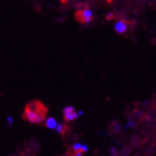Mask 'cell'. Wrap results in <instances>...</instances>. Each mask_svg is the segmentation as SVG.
<instances>
[{"mask_svg": "<svg viewBox=\"0 0 156 156\" xmlns=\"http://www.w3.org/2000/svg\"><path fill=\"white\" fill-rule=\"evenodd\" d=\"M72 7L76 11H79L85 9H90V4L89 0H84V1H76L72 5Z\"/></svg>", "mask_w": 156, "mask_h": 156, "instance_id": "cell-5", "label": "cell"}, {"mask_svg": "<svg viewBox=\"0 0 156 156\" xmlns=\"http://www.w3.org/2000/svg\"><path fill=\"white\" fill-rule=\"evenodd\" d=\"M84 155V152L82 151H74V153L73 154V156H83Z\"/></svg>", "mask_w": 156, "mask_h": 156, "instance_id": "cell-12", "label": "cell"}, {"mask_svg": "<svg viewBox=\"0 0 156 156\" xmlns=\"http://www.w3.org/2000/svg\"><path fill=\"white\" fill-rule=\"evenodd\" d=\"M111 154H112V156H116V155H117V150L115 149L114 147H111Z\"/></svg>", "mask_w": 156, "mask_h": 156, "instance_id": "cell-11", "label": "cell"}, {"mask_svg": "<svg viewBox=\"0 0 156 156\" xmlns=\"http://www.w3.org/2000/svg\"><path fill=\"white\" fill-rule=\"evenodd\" d=\"M78 114H79V115H82V114H83V112H78Z\"/></svg>", "mask_w": 156, "mask_h": 156, "instance_id": "cell-17", "label": "cell"}, {"mask_svg": "<svg viewBox=\"0 0 156 156\" xmlns=\"http://www.w3.org/2000/svg\"><path fill=\"white\" fill-rule=\"evenodd\" d=\"M105 19L107 21H112V20L116 19V13H115V12H108L106 14V16H105Z\"/></svg>", "mask_w": 156, "mask_h": 156, "instance_id": "cell-8", "label": "cell"}, {"mask_svg": "<svg viewBox=\"0 0 156 156\" xmlns=\"http://www.w3.org/2000/svg\"><path fill=\"white\" fill-rule=\"evenodd\" d=\"M8 122H9V127H12V118L11 116L8 117Z\"/></svg>", "mask_w": 156, "mask_h": 156, "instance_id": "cell-14", "label": "cell"}, {"mask_svg": "<svg viewBox=\"0 0 156 156\" xmlns=\"http://www.w3.org/2000/svg\"><path fill=\"white\" fill-rule=\"evenodd\" d=\"M47 113H48V108L44 106V104L38 100H34L26 105L22 117L30 123L39 125L44 121Z\"/></svg>", "mask_w": 156, "mask_h": 156, "instance_id": "cell-1", "label": "cell"}, {"mask_svg": "<svg viewBox=\"0 0 156 156\" xmlns=\"http://www.w3.org/2000/svg\"><path fill=\"white\" fill-rule=\"evenodd\" d=\"M64 20H67V17H66V16H65V17H64V16H61V18L56 19V21H57V22H59V23H60V22H63Z\"/></svg>", "mask_w": 156, "mask_h": 156, "instance_id": "cell-15", "label": "cell"}, {"mask_svg": "<svg viewBox=\"0 0 156 156\" xmlns=\"http://www.w3.org/2000/svg\"><path fill=\"white\" fill-rule=\"evenodd\" d=\"M114 30L118 34H126L127 33H130V29H129V19L127 20H117V22L114 25Z\"/></svg>", "mask_w": 156, "mask_h": 156, "instance_id": "cell-3", "label": "cell"}, {"mask_svg": "<svg viewBox=\"0 0 156 156\" xmlns=\"http://www.w3.org/2000/svg\"><path fill=\"white\" fill-rule=\"evenodd\" d=\"M63 114H64V120L66 122L74 121V120H76L78 118V116H79V114L75 112V108L73 107H72V106L64 108Z\"/></svg>", "mask_w": 156, "mask_h": 156, "instance_id": "cell-4", "label": "cell"}, {"mask_svg": "<svg viewBox=\"0 0 156 156\" xmlns=\"http://www.w3.org/2000/svg\"><path fill=\"white\" fill-rule=\"evenodd\" d=\"M57 122L56 120L53 118V117H49L48 119L46 120V123H45V126L46 128L48 129H55L56 127H57Z\"/></svg>", "mask_w": 156, "mask_h": 156, "instance_id": "cell-6", "label": "cell"}, {"mask_svg": "<svg viewBox=\"0 0 156 156\" xmlns=\"http://www.w3.org/2000/svg\"><path fill=\"white\" fill-rule=\"evenodd\" d=\"M69 3H71V4L73 5V3H75L76 1H78V0H69Z\"/></svg>", "mask_w": 156, "mask_h": 156, "instance_id": "cell-16", "label": "cell"}, {"mask_svg": "<svg viewBox=\"0 0 156 156\" xmlns=\"http://www.w3.org/2000/svg\"><path fill=\"white\" fill-rule=\"evenodd\" d=\"M34 8L37 12H41V10H42V6H41L40 2H38V1L34 2Z\"/></svg>", "mask_w": 156, "mask_h": 156, "instance_id": "cell-9", "label": "cell"}, {"mask_svg": "<svg viewBox=\"0 0 156 156\" xmlns=\"http://www.w3.org/2000/svg\"><path fill=\"white\" fill-rule=\"evenodd\" d=\"M81 151H82L83 152H87V151H89V147H88V146L82 145V149H81Z\"/></svg>", "mask_w": 156, "mask_h": 156, "instance_id": "cell-13", "label": "cell"}, {"mask_svg": "<svg viewBox=\"0 0 156 156\" xmlns=\"http://www.w3.org/2000/svg\"><path fill=\"white\" fill-rule=\"evenodd\" d=\"M55 130L58 132V133L64 135L66 132L69 130V126H67V125H65V124H58Z\"/></svg>", "mask_w": 156, "mask_h": 156, "instance_id": "cell-7", "label": "cell"}, {"mask_svg": "<svg viewBox=\"0 0 156 156\" xmlns=\"http://www.w3.org/2000/svg\"><path fill=\"white\" fill-rule=\"evenodd\" d=\"M74 18L76 21L81 23V24H90L94 20L92 15V12L90 9L76 11L74 13Z\"/></svg>", "mask_w": 156, "mask_h": 156, "instance_id": "cell-2", "label": "cell"}, {"mask_svg": "<svg viewBox=\"0 0 156 156\" xmlns=\"http://www.w3.org/2000/svg\"><path fill=\"white\" fill-rule=\"evenodd\" d=\"M81 149H82V145L79 144V143L74 144V145L73 146V150L74 151H81Z\"/></svg>", "mask_w": 156, "mask_h": 156, "instance_id": "cell-10", "label": "cell"}]
</instances>
